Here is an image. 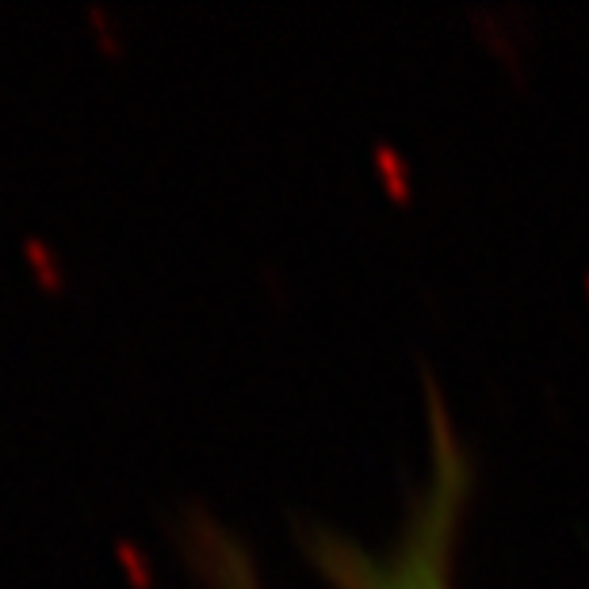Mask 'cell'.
<instances>
[{
    "instance_id": "6da1fadb",
    "label": "cell",
    "mask_w": 589,
    "mask_h": 589,
    "mask_svg": "<svg viewBox=\"0 0 589 589\" xmlns=\"http://www.w3.org/2000/svg\"><path fill=\"white\" fill-rule=\"evenodd\" d=\"M467 490L459 444L448 428H436L433 471L425 478V494L410 517L406 533L399 536L394 551L375 567H360L352 589H456V533L459 505Z\"/></svg>"
},
{
    "instance_id": "7a4b0ae2",
    "label": "cell",
    "mask_w": 589,
    "mask_h": 589,
    "mask_svg": "<svg viewBox=\"0 0 589 589\" xmlns=\"http://www.w3.org/2000/svg\"><path fill=\"white\" fill-rule=\"evenodd\" d=\"M218 559H223V570L215 575L218 589H257V578L249 575L246 562H241L238 555H234V551H223Z\"/></svg>"
}]
</instances>
